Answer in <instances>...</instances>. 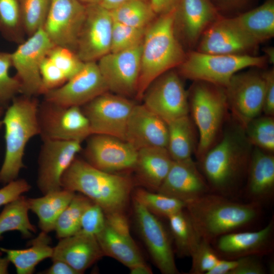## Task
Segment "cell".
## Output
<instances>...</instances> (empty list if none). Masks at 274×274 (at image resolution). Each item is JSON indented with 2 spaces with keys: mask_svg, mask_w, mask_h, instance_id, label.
<instances>
[{
  "mask_svg": "<svg viewBox=\"0 0 274 274\" xmlns=\"http://www.w3.org/2000/svg\"><path fill=\"white\" fill-rule=\"evenodd\" d=\"M52 265L42 273L45 274H78L68 263L59 259L52 260Z\"/></svg>",
  "mask_w": 274,
  "mask_h": 274,
  "instance_id": "52",
  "label": "cell"
},
{
  "mask_svg": "<svg viewBox=\"0 0 274 274\" xmlns=\"http://www.w3.org/2000/svg\"><path fill=\"white\" fill-rule=\"evenodd\" d=\"M27 198L22 195L6 204L0 213V240L7 232L18 231L25 238H30L37 231L30 221Z\"/></svg>",
  "mask_w": 274,
  "mask_h": 274,
  "instance_id": "34",
  "label": "cell"
},
{
  "mask_svg": "<svg viewBox=\"0 0 274 274\" xmlns=\"http://www.w3.org/2000/svg\"><path fill=\"white\" fill-rule=\"evenodd\" d=\"M0 32L11 42L19 44L24 40L20 0H0Z\"/></svg>",
  "mask_w": 274,
  "mask_h": 274,
  "instance_id": "38",
  "label": "cell"
},
{
  "mask_svg": "<svg viewBox=\"0 0 274 274\" xmlns=\"http://www.w3.org/2000/svg\"><path fill=\"white\" fill-rule=\"evenodd\" d=\"M10 263L7 257H2L0 256V274L8 273V267Z\"/></svg>",
  "mask_w": 274,
  "mask_h": 274,
  "instance_id": "57",
  "label": "cell"
},
{
  "mask_svg": "<svg viewBox=\"0 0 274 274\" xmlns=\"http://www.w3.org/2000/svg\"><path fill=\"white\" fill-rule=\"evenodd\" d=\"M188 93L189 112L198 132V161L217 142L228 110L224 87L194 81Z\"/></svg>",
  "mask_w": 274,
  "mask_h": 274,
  "instance_id": "6",
  "label": "cell"
},
{
  "mask_svg": "<svg viewBox=\"0 0 274 274\" xmlns=\"http://www.w3.org/2000/svg\"><path fill=\"white\" fill-rule=\"evenodd\" d=\"M104 256L95 236L79 231L59 239L51 259L64 261L81 274Z\"/></svg>",
  "mask_w": 274,
  "mask_h": 274,
  "instance_id": "26",
  "label": "cell"
},
{
  "mask_svg": "<svg viewBox=\"0 0 274 274\" xmlns=\"http://www.w3.org/2000/svg\"><path fill=\"white\" fill-rule=\"evenodd\" d=\"M193 122L187 115L167 123L168 143L166 149L173 161L192 158L195 153V135Z\"/></svg>",
  "mask_w": 274,
  "mask_h": 274,
  "instance_id": "32",
  "label": "cell"
},
{
  "mask_svg": "<svg viewBox=\"0 0 274 274\" xmlns=\"http://www.w3.org/2000/svg\"><path fill=\"white\" fill-rule=\"evenodd\" d=\"M173 162L165 148H145L138 151L133 170L138 181L151 191H157Z\"/></svg>",
  "mask_w": 274,
  "mask_h": 274,
  "instance_id": "27",
  "label": "cell"
},
{
  "mask_svg": "<svg viewBox=\"0 0 274 274\" xmlns=\"http://www.w3.org/2000/svg\"><path fill=\"white\" fill-rule=\"evenodd\" d=\"M133 199L155 216L166 218L184 210L186 206L184 202L175 198L142 188L134 191Z\"/></svg>",
  "mask_w": 274,
  "mask_h": 274,
  "instance_id": "37",
  "label": "cell"
},
{
  "mask_svg": "<svg viewBox=\"0 0 274 274\" xmlns=\"http://www.w3.org/2000/svg\"><path fill=\"white\" fill-rule=\"evenodd\" d=\"M142 100L148 109L167 124L189 113L188 92L180 74L173 70L155 79L145 91Z\"/></svg>",
  "mask_w": 274,
  "mask_h": 274,
  "instance_id": "12",
  "label": "cell"
},
{
  "mask_svg": "<svg viewBox=\"0 0 274 274\" xmlns=\"http://www.w3.org/2000/svg\"><path fill=\"white\" fill-rule=\"evenodd\" d=\"M106 225V215L98 204L92 202L84 210L81 219L80 232L96 236Z\"/></svg>",
  "mask_w": 274,
  "mask_h": 274,
  "instance_id": "45",
  "label": "cell"
},
{
  "mask_svg": "<svg viewBox=\"0 0 274 274\" xmlns=\"http://www.w3.org/2000/svg\"><path fill=\"white\" fill-rule=\"evenodd\" d=\"M135 104L126 97L106 92L81 107L93 134L126 141L128 120Z\"/></svg>",
  "mask_w": 274,
  "mask_h": 274,
  "instance_id": "11",
  "label": "cell"
},
{
  "mask_svg": "<svg viewBox=\"0 0 274 274\" xmlns=\"http://www.w3.org/2000/svg\"><path fill=\"white\" fill-rule=\"evenodd\" d=\"M81 142L43 140L38 160L37 185L43 194L61 189V177L82 150Z\"/></svg>",
  "mask_w": 274,
  "mask_h": 274,
  "instance_id": "17",
  "label": "cell"
},
{
  "mask_svg": "<svg viewBox=\"0 0 274 274\" xmlns=\"http://www.w3.org/2000/svg\"><path fill=\"white\" fill-rule=\"evenodd\" d=\"M217 11L221 13L242 11L248 8L255 0H211Z\"/></svg>",
  "mask_w": 274,
  "mask_h": 274,
  "instance_id": "51",
  "label": "cell"
},
{
  "mask_svg": "<svg viewBox=\"0 0 274 274\" xmlns=\"http://www.w3.org/2000/svg\"><path fill=\"white\" fill-rule=\"evenodd\" d=\"M105 215L106 224L112 230L122 235L131 237L129 222L124 212H112Z\"/></svg>",
  "mask_w": 274,
  "mask_h": 274,
  "instance_id": "50",
  "label": "cell"
},
{
  "mask_svg": "<svg viewBox=\"0 0 274 274\" xmlns=\"http://www.w3.org/2000/svg\"><path fill=\"white\" fill-rule=\"evenodd\" d=\"M95 236L104 256L116 259L128 268L145 262L132 237L116 232L106 223L103 229Z\"/></svg>",
  "mask_w": 274,
  "mask_h": 274,
  "instance_id": "31",
  "label": "cell"
},
{
  "mask_svg": "<svg viewBox=\"0 0 274 274\" xmlns=\"http://www.w3.org/2000/svg\"><path fill=\"white\" fill-rule=\"evenodd\" d=\"M126 141L137 151L150 147L166 148L167 124L143 104H135L128 120Z\"/></svg>",
  "mask_w": 274,
  "mask_h": 274,
  "instance_id": "24",
  "label": "cell"
},
{
  "mask_svg": "<svg viewBox=\"0 0 274 274\" xmlns=\"http://www.w3.org/2000/svg\"><path fill=\"white\" fill-rule=\"evenodd\" d=\"M31 186L24 179H17L0 189V207L13 201L23 193L28 192Z\"/></svg>",
  "mask_w": 274,
  "mask_h": 274,
  "instance_id": "47",
  "label": "cell"
},
{
  "mask_svg": "<svg viewBox=\"0 0 274 274\" xmlns=\"http://www.w3.org/2000/svg\"><path fill=\"white\" fill-rule=\"evenodd\" d=\"M265 79L262 112L265 115L273 117L274 115V70L263 72Z\"/></svg>",
  "mask_w": 274,
  "mask_h": 274,
  "instance_id": "49",
  "label": "cell"
},
{
  "mask_svg": "<svg viewBox=\"0 0 274 274\" xmlns=\"http://www.w3.org/2000/svg\"><path fill=\"white\" fill-rule=\"evenodd\" d=\"M252 147L244 129L234 120L198 161L211 192L231 198L240 191L245 184Z\"/></svg>",
  "mask_w": 274,
  "mask_h": 274,
  "instance_id": "1",
  "label": "cell"
},
{
  "mask_svg": "<svg viewBox=\"0 0 274 274\" xmlns=\"http://www.w3.org/2000/svg\"><path fill=\"white\" fill-rule=\"evenodd\" d=\"M38 118L42 141L82 143L92 134L89 121L80 107H64L43 99L39 103Z\"/></svg>",
  "mask_w": 274,
  "mask_h": 274,
  "instance_id": "8",
  "label": "cell"
},
{
  "mask_svg": "<svg viewBox=\"0 0 274 274\" xmlns=\"http://www.w3.org/2000/svg\"><path fill=\"white\" fill-rule=\"evenodd\" d=\"M146 28L134 27L113 21L110 52L125 50L141 44Z\"/></svg>",
  "mask_w": 274,
  "mask_h": 274,
  "instance_id": "42",
  "label": "cell"
},
{
  "mask_svg": "<svg viewBox=\"0 0 274 274\" xmlns=\"http://www.w3.org/2000/svg\"><path fill=\"white\" fill-rule=\"evenodd\" d=\"M142 43L125 50L110 52L97 60L109 91L126 97L135 96L140 74Z\"/></svg>",
  "mask_w": 274,
  "mask_h": 274,
  "instance_id": "13",
  "label": "cell"
},
{
  "mask_svg": "<svg viewBox=\"0 0 274 274\" xmlns=\"http://www.w3.org/2000/svg\"><path fill=\"white\" fill-rule=\"evenodd\" d=\"M86 5L93 4H100L101 0H78Z\"/></svg>",
  "mask_w": 274,
  "mask_h": 274,
  "instance_id": "59",
  "label": "cell"
},
{
  "mask_svg": "<svg viewBox=\"0 0 274 274\" xmlns=\"http://www.w3.org/2000/svg\"><path fill=\"white\" fill-rule=\"evenodd\" d=\"M76 192L61 188L37 198H27L29 209L38 218L41 231H54L56 220L69 204Z\"/></svg>",
  "mask_w": 274,
  "mask_h": 274,
  "instance_id": "29",
  "label": "cell"
},
{
  "mask_svg": "<svg viewBox=\"0 0 274 274\" xmlns=\"http://www.w3.org/2000/svg\"><path fill=\"white\" fill-rule=\"evenodd\" d=\"M261 207L257 203L238 202L210 192L186 202L185 209L201 237L212 243L220 236L255 223Z\"/></svg>",
  "mask_w": 274,
  "mask_h": 274,
  "instance_id": "2",
  "label": "cell"
},
{
  "mask_svg": "<svg viewBox=\"0 0 274 274\" xmlns=\"http://www.w3.org/2000/svg\"><path fill=\"white\" fill-rule=\"evenodd\" d=\"M110 11L114 21L136 28H146L156 15L147 0H131Z\"/></svg>",
  "mask_w": 274,
  "mask_h": 274,
  "instance_id": "35",
  "label": "cell"
},
{
  "mask_svg": "<svg viewBox=\"0 0 274 274\" xmlns=\"http://www.w3.org/2000/svg\"><path fill=\"white\" fill-rule=\"evenodd\" d=\"M47 57L63 73L67 80L77 74L84 64L74 51L61 46H54Z\"/></svg>",
  "mask_w": 274,
  "mask_h": 274,
  "instance_id": "43",
  "label": "cell"
},
{
  "mask_svg": "<svg viewBox=\"0 0 274 274\" xmlns=\"http://www.w3.org/2000/svg\"><path fill=\"white\" fill-rule=\"evenodd\" d=\"M175 8L147 27L142 43L141 70L135 97L142 100L150 84L164 73L178 67L186 53L175 28Z\"/></svg>",
  "mask_w": 274,
  "mask_h": 274,
  "instance_id": "3",
  "label": "cell"
},
{
  "mask_svg": "<svg viewBox=\"0 0 274 274\" xmlns=\"http://www.w3.org/2000/svg\"><path fill=\"white\" fill-rule=\"evenodd\" d=\"M113 20L100 4L86 5L75 52L84 62L96 61L110 52Z\"/></svg>",
  "mask_w": 274,
  "mask_h": 274,
  "instance_id": "15",
  "label": "cell"
},
{
  "mask_svg": "<svg viewBox=\"0 0 274 274\" xmlns=\"http://www.w3.org/2000/svg\"><path fill=\"white\" fill-rule=\"evenodd\" d=\"M180 0H150L151 7L156 15H160L174 9Z\"/></svg>",
  "mask_w": 274,
  "mask_h": 274,
  "instance_id": "54",
  "label": "cell"
},
{
  "mask_svg": "<svg viewBox=\"0 0 274 274\" xmlns=\"http://www.w3.org/2000/svg\"><path fill=\"white\" fill-rule=\"evenodd\" d=\"M86 140L84 160L92 166L111 173L133 170L138 151L127 141L98 134Z\"/></svg>",
  "mask_w": 274,
  "mask_h": 274,
  "instance_id": "18",
  "label": "cell"
},
{
  "mask_svg": "<svg viewBox=\"0 0 274 274\" xmlns=\"http://www.w3.org/2000/svg\"><path fill=\"white\" fill-rule=\"evenodd\" d=\"M11 67V53L0 51V108L5 109L21 91L18 79L9 74Z\"/></svg>",
  "mask_w": 274,
  "mask_h": 274,
  "instance_id": "41",
  "label": "cell"
},
{
  "mask_svg": "<svg viewBox=\"0 0 274 274\" xmlns=\"http://www.w3.org/2000/svg\"><path fill=\"white\" fill-rule=\"evenodd\" d=\"M92 202L85 195L75 193L55 223L54 231L58 238L73 235L80 231L82 215Z\"/></svg>",
  "mask_w": 274,
  "mask_h": 274,
  "instance_id": "36",
  "label": "cell"
},
{
  "mask_svg": "<svg viewBox=\"0 0 274 274\" xmlns=\"http://www.w3.org/2000/svg\"><path fill=\"white\" fill-rule=\"evenodd\" d=\"M157 192L185 203L210 192L207 182L192 158L173 161Z\"/></svg>",
  "mask_w": 274,
  "mask_h": 274,
  "instance_id": "23",
  "label": "cell"
},
{
  "mask_svg": "<svg viewBox=\"0 0 274 274\" xmlns=\"http://www.w3.org/2000/svg\"><path fill=\"white\" fill-rule=\"evenodd\" d=\"M264 56L214 54L192 51L178 67V73L194 81H203L225 88L236 73L249 67H264Z\"/></svg>",
  "mask_w": 274,
  "mask_h": 274,
  "instance_id": "7",
  "label": "cell"
},
{
  "mask_svg": "<svg viewBox=\"0 0 274 274\" xmlns=\"http://www.w3.org/2000/svg\"><path fill=\"white\" fill-rule=\"evenodd\" d=\"M170 233L179 257H190L202 238L184 209L168 217Z\"/></svg>",
  "mask_w": 274,
  "mask_h": 274,
  "instance_id": "33",
  "label": "cell"
},
{
  "mask_svg": "<svg viewBox=\"0 0 274 274\" xmlns=\"http://www.w3.org/2000/svg\"><path fill=\"white\" fill-rule=\"evenodd\" d=\"M230 18L247 37L258 45L274 36V0H266Z\"/></svg>",
  "mask_w": 274,
  "mask_h": 274,
  "instance_id": "28",
  "label": "cell"
},
{
  "mask_svg": "<svg viewBox=\"0 0 274 274\" xmlns=\"http://www.w3.org/2000/svg\"><path fill=\"white\" fill-rule=\"evenodd\" d=\"M248 201L261 206L274 195V156L258 148L252 150L245 186Z\"/></svg>",
  "mask_w": 274,
  "mask_h": 274,
  "instance_id": "25",
  "label": "cell"
},
{
  "mask_svg": "<svg viewBox=\"0 0 274 274\" xmlns=\"http://www.w3.org/2000/svg\"><path fill=\"white\" fill-rule=\"evenodd\" d=\"M197 45L198 51L226 55L250 54L258 46L235 26L230 18L223 16L207 28Z\"/></svg>",
  "mask_w": 274,
  "mask_h": 274,
  "instance_id": "22",
  "label": "cell"
},
{
  "mask_svg": "<svg viewBox=\"0 0 274 274\" xmlns=\"http://www.w3.org/2000/svg\"><path fill=\"white\" fill-rule=\"evenodd\" d=\"M50 0H20L22 26L27 37L43 27Z\"/></svg>",
  "mask_w": 274,
  "mask_h": 274,
  "instance_id": "40",
  "label": "cell"
},
{
  "mask_svg": "<svg viewBox=\"0 0 274 274\" xmlns=\"http://www.w3.org/2000/svg\"><path fill=\"white\" fill-rule=\"evenodd\" d=\"M260 256L251 255L238 258L237 266L230 274H265L267 272Z\"/></svg>",
  "mask_w": 274,
  "mask_h": 274,
  "instance_id": "48",
  "label": "cell"
},
{
  "mask_svg": "<svg viewBox=\"0 0 274 274\" xmlns=\"http://www.w3.org/2000/svg\"><path fill=\"white\" fill-rule=\"evenodd\" d=\"M265 79L263 72H238L224 88L228 109L244 129L262 112Z\"/></svg>",
  "mask_w": 274,
  "mask_h": 274,
  "instance_id": "10",
  "label": "cell"
},
{
  "mask_svg": "<svg viewBox=\"0 0 274 274\" xmlns=\"http://www.w3.org/2000/svg\"><path fill=\"white\" fill-rule=\"evenodd\" d=\"M51 242L48 233L41 231L37 237L29 242V248L22 249L0 248V250L6 254L10 263L14 265L17 273L31 274L39 263L51 258L53 247L50 246Z\"/></svg>",
  "mask_w": 274,
  "mask_h": 274,
  "instance_id": "30",
  "label": "cell"
},
{
  "mask_svg": "<svg viewBox=\"0 0 274 274\" xmlns=\"http://www.w3.org/2000/svg\"><path fill=\"white\" fill-rule=\"evenodd\" d=\"M5 110L6 109L4 108H0V120H1L4 114Z\"/></svg>",
  "mask_w": 274,
  "mask_h": 274,
  "instance_id": "60",
  "label": "cell"
},
{
  "mask_svg": "<svg viewBox=\"0 0 274 274\" xmlns=\"http://www.w3.org/2000/svg\"><path fill=\"white\" fill-rule=\"evenodd\" d=\"M131 0H101L100 4L106 9L111 10L120 5Z\"/></svg>",
  "mask_w": 274,
  "mask_h": 274,
  "instance_id": "56",
  "label": "cell"
},
{
  "mask_svg": "<svg viewBox=\"0 0 274 274\" xmlns=\"http://www.w3.org/2000/svg\"><path fill=\"white\" fill-rule=\"evenodd\" d=\"M61 186L85 195L108 214L124 212L133 182L128 177L102 171L76 157L63 173Z\"/></svg>",
  "mask_w": 274,
  "mask_h": 274,
  "instance_id": "4",
  "label": "cell"
},
{
  "mask_svg": "<svg viewBox=\"0 0 274 274\" xmlns=\"http://www.w3.org/2000/svg\"><path fill=\"white\" fill-rule=\"evenodd\" d=\"M222 16L211 0H180L175 8L176 35L188 46L194 47L207 28Z\"/></svg>",
  "mask_w": 274,
  "mask_h": 274,
  "instance_id": "21",
  "label": "cell"
},
{
  "mask_svg": "<svg viewBox=\"0 0 274 274\" xmlns=\"http://www.w3.org/2000/svg\"><path fill=\"white\" fill-rule=\"evenodd\" d=\"M54 46L42 27L11 53L12 65L20 83L21 94L33 97L44 94L41 65Z\"/></svg>",
  "mask_w": 274,
  "mask_h": 274,
  "instance_id": "9",
  "label": "cell"
},
{
  "mask_svg": "<svg viewBox=\"0 0 274 274\" xmlns=\"http://www.w3.org/2000/svg\"><path fill=\"white\" fill-rule=\"evenodd\" d=\"M108 91L97 62H86L64 84L46 92L44 100L64 107H81Z\"/></svg>",
  "mask_w": 274,
  "mask_h": 274,
  "instance_id": "19",
  "label": "cell"
},
{
  "mask_svg": "<svg viewBox=\"0 0 274 274\" xmlns=\"http://www.w3.org/2000/svg\"><path fill=\"white\" fill-rule=\"evenodd\" d=\"M244 130L248 141L252 146L273 153V117L260 115L249 122Z\"/></svg>",
  "mask_w": 274,
  "mask_h": 274,
  "instance_id": "39",
  "label": "cell"
},
{
  "mask_svg": "<svg viewBox=\"0 0 274 274\" xmlns=\"http://www.w3.org/2000/svg\"><path fill=\"white\" fill-rule=\"evenodd\" d=\"M192 265L189 273L207 274L221 258L208 241L201 239L192 252Z\"/></svg>",
  "mask_w": 274,
  "mask_h": 274,
  "instance_id": "44",
  "label": "cell"
},
{
  "mask_svg": "<svg viewBox=\"0 0 274 274\" xmlns=\"http://www.w3.org/2000/svg\"><path fill=\"white\" fill-rule=\"evenodd\" d=\"M131 274H152L153 273L151 268L146 263H140L135 265L130 268Z\"/></svg>",
  "mask_w": 274,
  "mask_h": 274,
  "instance_id": "55",
  "label": "cell"
},
{
  "mask_svg": "<svg viewBox=\"0 0 274 274\" xmlns=\"http://www.w3.org/2000/svg\"><path fill=\"white\" fill-rule=\"evenodd\" d=\"M40 74L44 94L49 90L62 86L67 81L63 73L51 61L47 56L41 64Z\"/></svg>",
  "mask_w": 274,
  "mask_h": 274,
  "instance_id": "46",
  "label": "cell"
},
{
  "mask_svg": "<svg viewBox=\"0 0 274 274\" xmlns=\"http://www.w3.org/2000/svg\"><path fill=\"white\" fill-rule=\"evenodd\" d=\"M237 259H229L221 258L217 264L207 274H230L237 266Z\"/></svg>",
  "mask_w": 274,
  "mask_h": 274,
  "instance_id": "53",
  "label": "cell"
},
{
  "mask_svg": "<svg viewBox=\"0 0 274 274\" xmlns=\"http://www.w3.org/2000/svg\"><path fill=\"white\" fill-rule=\"evenodd\" d=\"M263 51L265 53L264 56L266 57L267 61L271 64L274 62V49L272 47H266Z\"/></svg>",
  "mask_w": 274,
  "mask_h": 274,
  "instance_id": "58",
  "label": "cell"
},
{
  "mask_svg": "<svg viewBox=\"0 0 274 274\" xmlns=\"http://www.w3.org/2000/svg\"><path fill=\"white\" fill-rule=\"evenodd\" d=\"M86 12V5L78 0H50L43 26L54 46L75 52Z\"/></svg>",
  "mask_w": 274,
  "mask_h": 274,
  "instance_id": "16",
  "label": "cell"
},
{
  "mask_svg": "<svg viewBox=\"0 0 274 274\" xmlns=\"http://www.w3.org/2000/svg\"><path fill=\"white\" fill-rule=\"evenodd\" d=\"M133 204L136 227L155 265L162 273H179L172 241L163 224L133 199Z\"/></svg>",
  "mask_w": 274,
  "mask_h": 274,
  "instance_id": "14",
  "label": "cell"
},
{
  "mask_svg": "<svg viewBox=\"0 0 274 274\" xmlns=\"http://www.w3.org/2000/svg\"><path fill=\"white\" fill-rule=\"evenodd\" d=\"M274 220L255 231H237L224 234L211 244L221 258L235 259L272 253L273 249Z\"/></svg>",
  "mask_w": 274,
  "mask_h": 274,
  "instance_id": "20",
  "label": "cell"
},
{
  "mask_svg": "<svg viewBox=\"0 0 274 274\" xmlns=\"http://www.w3.org/2000/svg\"><path fill=\"white\" fill-rule=\"evenodd\" d=\"M36 97L21 94L13 98L0 120L5 127V152L0 168V184L5 185L18 178L25 167L23 157L29 140L40 135Z\"/></svg>",
  "mask_w": 274,
  "mask_h": 274,
  "instance_id": "5",
  "label": "cell"
}]
</instances>
